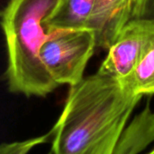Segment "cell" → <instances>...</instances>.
Listing matches in <instances>:
<instances>
[{
    "mask_svg": "<svg viewBox=\"0 0 154 154\" xmlns=\"http://www.w3.org/2000/svg\"><path fill=\"white\" fill-rule=\"evenodd\" d=\"M141 95L97 72L70 86L50 131L53 154H119L127 122Z\"/></svg>",
    "mask_w": 154,
    "mask_h": 154,
    "instance_id": "6da1fadb",
    "label": "cell"
},
{
    "mask_svg": "<svg viewBox=\"0 0 154 154\" xmlns=\"http://www.w3.org/2000/svg\"><path fill=\"white\" fill-rule=\"evenodd\" d=\"M59 0H10L0 14L8 52L9 90L44 97L59 85L40 59L49 30L45 25Z\"/></svg>",
    "mask_w": 154,
    "mask_h": 154,
    "instance_id": "7a4b0ae2",
    "label": "cell"
},
{
    "mask_svg": "<svg viewBox=\"0 0 154 154\" xmlns=\"http://www.w3.org/2000/svg\"><path fill=\"white\" fill-rule=\"evenodd\" d=\"M95 47V35L91 29L50 30L40 49V59L58 85L72 86L84 79Z\"/></svg>",
    "mask_w": 154,
    "mask_h": 154,
    "instance_id": "3957f363",
    "label": "cell"
},
{
    "mask_svg": "<svg viewBox=\"0 0 154 154\" xmlns=\"http://www.w3.org/2000/svg\"><path fill=\"white\" fill-rule=\"evenodd\" d=\"M150 22L131 19L108 49L98 72L127 85L140 57Z\"/></svg>",
    "mask_w": 154,
    "mask_h": 154,
    "instance_id": "277c9868",
    "label": "cell"
},
{
    "mask_svg": "<svg viewBox=\"0 0 154 154\" xmlns=\"http://www.w3.org/2000/svg\"><path fill=\"white\" fill-rule=\"evenodd\" d=\"M135 0H94L89 29L94 31L96 47L109 49L131 19Z\"/></svg>",
    "mask_w": 154,
    "mask_h": 154,
    "instance_id": "5b68a950",
    "label": "cell"
},
{
    "mask_svg": "<svg viewBox=\"0 0 154 154\" xmlns=\"http://www.w3.org/2000/svg\"><path fill=\"white\" fill-rule=\"evenodd\" d=\"M94 0H59L45 25L50 30L89 29Z\"/></svg>",
    "mask_w": 154,
    "mask_h": 154,
    "instance_id": "8992f818",
    "label": "cell"
},
{
    "mask_svg": "<svg viewBox=\"0 0 154 154\" xmlns=\"http://www.w3.org/2000/svg\"><path fill=\"white\" fill-rule=\"evenodd\" d=\"M127 85L141 96L154 94V21L150 22L140 57Z\"/></svg>",
    "mask_w": 154,
    "mask_h": 154,
    "instance_id": "52a82bcc",
    "label": "cell"
},
{
    "mask_svg": "<svg viewBox=\"0 0 154 154\" xmlns=\"http://www.w3.org/2000/svg\"><path fill=\"white\" fill-rule=\"evenodd\" d=\"M51 138L50 131L45 135L21 141L0 144V154H28L35 147L45 143Z\"/></svg>",
    "mask_w": 154,
    "mask_h": 154,
    "instance_id": "ba28073f",
    "label": "cell"
},
{
    "mask_svg": "<svg viewBox=\"0 0 154 154\" xmlns=\"http://www.w3.org/2000/svg\"><path fill=\"white\" fill-rule=\"evenodd\" d=\"M131 19L154 21V0H135Z\"/></svg>",
    "mask_w": 154,
    "mask_h": 154,
    "instance_id": "9c48e42d",
    "label": "cell"
},
{
    "mask_svg": "<svg viewBox=\"0 0 154 154\" xmlns=\"http://www.w3.org/2000/svg\"><path fill=\"white\" fill-rule=\"evenodd\" d=\"M148 154H154V149H152V150H151L150 152H149Z\"/></svg>",
    "mask_w": 154,
    "mask_h": 154,
    "instance_id": "30bf717a",
    "label": "cell"
},
{
    "mask_svg": "<svg viewBox=\"0 0 154 154\" xmlns=\"http://www.w3.org/2000/svg\"><path fill=\"white\" fill-rule=\"evenodd\" d=\"M48 154H53V153H52V152H51V151H50V152H49V153H48Z\"/></svg>",
    "mask_w": 154,
    "mask_h": 154,
    "instance_id": "8fae6325",
    "label": "cell"
}]
</instances>
